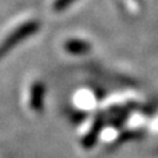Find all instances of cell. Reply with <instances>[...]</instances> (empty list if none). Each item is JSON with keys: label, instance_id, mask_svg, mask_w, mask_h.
I'll use <instances>...</instances> for the list:
<instances>
[{"label": "cell", "instance_id": "1", "mask_svg": "<svg viewBox=\"0 0 158 158\" xmlns=\"http://www.w3.org/2000/svg\"><path fill=\"white\" fill-rule=\"evenodd\" d=\"M38 29V23L36 20H29V21L20 24L19 27H16L12 32H9L7 36H4V38L0 41V59L4 56H7L9 50L19 45L23 40H25L31 34L36 33Z\"/></svg>", "mask_w": 158, "mask_h": 158}, {"label": "cell", "instance_id": "2", "mask_svg": "<svg viewBox=\"0 0 158 158\" xmlns=\"http://www.w3.org/2000/svg\"><path fill=\"white\" fill-rule=\"evenodd\" d=\"M44 103V86L41 83H34L29 91V107L33 111H40Z\"/></svg>", "mask_w": 158, "mask_h": 158}, {"label": "cell", "instance_id": "3", "mask_svg": "<svg viewBox=\"0 0 158 158\" xmlns=\"http://www.w3.org/2000/svg\"><path fill=\"white\" fill-rule=\"evenodd\" d=\"M71 2H73V0H57V2L54 3V9H62V8H65Z\"/></svg>", "mask_w": 158, "mask_h": 158}]
</instances>
